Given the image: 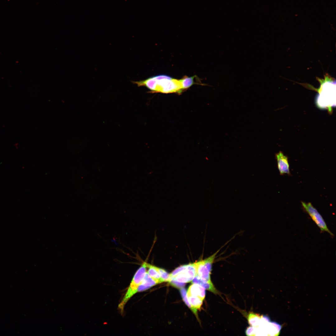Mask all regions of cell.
<instances>
[{"label":"cell","mask_w":336,"mask_h":336,"mask_svg":"<svg viewBox=\"0 0 336 336\" xmlns=\"http://www.w3.org/2000/svg\"><path fill=\"white\" fill-rule=\"evenodd\" d=\"M261 315L253 312H250L247 316V320L251 326L258 327L259 324Z\"/></svg>","instance_id":"12"},{"label":"cell","mask_w":336,"mask_h":336,"mask_svg":"<svg viewBox=\"0 0 336 336\" xmlns=\"http://www.w3.org/2000/svg\"><path fill=\"white\" fill-rule=\"evenodd\" d=\"M324 82L321 84L316 98V103L321 108L331 109L335 106V81Z\"/></svg>","instance_id":"1"},{"label":"cell","mask_w":336,"mask_h":336,"mask_svg":"<svg viewBox=\"0 0 336 336\" xmlns=\"http://www.w3.org/2000/svg\"><path fill=\"white\" fill-rule=\"evenodd\" d=\"M187 266V264L184 265L177 268L170 274V277H174L184 271L186 268Z\"/></svg>","instance_id":"18"},{"label":"cell","mask_w":336,"mask_h":336,"mask_svg":"<svg viewBox=\"0 0 336 336\" xmlns=\"http://www.w3.org/2000/svg\"><path fill=\"white\" fill-rule=\"evenodd\" d=\"M245 334L247 336H256V327L251 326L248 327L245 331Z\"/></svg>","instance_id":"19"},{"label":"cell","mask_w":336,"mask_h":336,"mask_svg":"<svg viewBox=\"0 0 336 336\" xmlns=\"http://www.w3.org/2000/svg\"><path fill=\"white\" fill-rule=\"evenodd\" d=\"M147 268V263L144 262L135 274L126 294L119 305L121 312L123 311L127 301L137 292L138 288L145 276Z\"/></svg>","instance_id":"3"},{"label":"cell","mask_w":336,"mask_h":336,"mask_svg":"<svg viewBox=\"0 0 336 336\" xmlns=\"http://www.w3.org/2000/svg\"><path fill=\"white\" fill-rule=\"evenodd\" d=\"M193 283L198 284L203 287L205 289L208 290L214 294H219V292L215 288L212 283L203 281L197 274L192 280Z\"/></svg>","instance_id":"10"},{"label":"cell","mask_w":336,"mask_h":336,"mask_svg":"<svg viewBox=\"0 0 336 336\" xmlns=\"http://www.w3.org/2000/svg\"><path fill=\"white\" fill-rule=\"evenodd\" d=\"M197 274L195 263L187 264L186 268L174 277V280L181 282L186 283L191 281Z\"/></svg>","instance_id":"6"},{"label":"cell","mask_w":336,"mask_h":336,"mask_svg":"<svg viewBox=\"0 0 336 336\" xmlns=\"http://www.w3.org/2000/svg\"><path fill=\"white\" fill-rule=\"evenodd\" d=\"M205 290L200 285L193 283L189 287L187 292V295L198 296L203 300L205 296Z\"/></svg>","instance_id":"8"},{"label":"cell","mask_w":336,"mask_h":336,"mask_svg":"<svg viewBox=\"0 0 336 336\" xmlns=\"http://www.w3.org/2000/svg\"><path fill=\"white\" fill-rule=\"evenodd\" d=\"M191 306L197 309L200 308L203 300L200 297L191 295L187 296Z\"/></svg>","instance_id":"13"},{"label":"cell","mask_w":336,"mask_h":336,"mask_svg":"<svg viewBox=\"0 0 336 336\" xmlns=\"http://www.w3.org/2000/svg\"><path fill=\"white\" fill-rule=\"evenodd\" d=\"M220 249L214 254L203 260L195 263L197 274L204 281L212 283L210 274L212 266Z\"/></svg>","instance_id":"4"},{"label":"cell","mask_w":336,"mask_h":336,"mask_svg":"<svg viewBox=\"0 0 336 336\" xmlns=\"http://www.w3.org/2000/svg\"><path fill=\"white\" fill-rule=\"evenodd\" d=\"M153 92L163 93L180 92L182 90L180 80H178L166 75L152 77Z\"/></svg>","instance_id":"2"},{"label":"cell","mask_w":336,"mask_h":336,"mask_svg":"<svg viewBox=\"0 0 336 336\" xmlns=\"http://www.w3.org/2000/svg\"><path fill=\"white\" fill-rule=\"evenodd\" d=\"M168 282L172 286L180 289L183 287L185 285V283L179 282L174 280L170 277Z\"/></svg>","instance_id":"17"},{"label":"cell","mask_w":336,"mask_h":336,"mask_svg":"<svg viewBox=\"0 0 336 336\" xmlns=\"http://www.w3.org/2000/svg\"><path fill=\"white\" fill-rule=\"evenodd\" d=\"M180 292L181 294L183 300L185 304L188 306L189 308L194 313L195 315L198 317L197 309L193 308L189 303L187 295V291L184 288H180Z\"/></svg>","instance_id":"14"},{"label":"cell","mask_w":336,"mask_h":336,"mask_svg":"<svg viewBox=\"0 0 336 336\" xmlns=\"http://www.w3.org/2000/svg\"><path fill=\"white\" fill-rule=\"evenodd\" d=\"M157 284V283L150 277L147 272L138 288L137 292L145 291Z\"/></svg>","instance_id":"9"},{"label":"cell","mask_w":336,"mask_h":336,"mask_svg":"<svg viewBox=\"0 0 336 336\" xmlns=\"http://www.w3.org/2000/svg\"><path fill=\"white\" fill-rule=\"evenodd\" d=\"M277 166L281 175L285 174L289 175L290 171L288 157L282 152H280L276 155Z\"/></svg>","instance_id":"7"},{"label":"cell","mask_w":336,"mask_h":336,"mask_svg":"<svg viewBox=\"0 0 336 336\" xmlns=\"http://www.w3.org/2000/svg\"><path fill=\"white\" fill-rule=\"evenodd\" d=\"M147 268L148 274L157 284L163 282L156 267L147 263Z\"/></svg>","instance_id":"11"},{"label":"cell","mask_w":336,"mask_h":336,"mask_svg":"<svg viewBox=\"0 0 336 336\" xmlns=\"http://www.w3.org/2000/svg\"><path fill=\"white\" fill-rule=\"evenodd\" d=\"M194 77H186L180 80L183 90L189 87L194 83Z\"/></svg>","instance_id":"15"},{"label":"cell","mask_w":336,"mask_h":336,"mask_svg":"<svg viewBox=\"0 0 336 336\" xmlns=\"http://www.w3.org/2000/svg\"><path fill=\"white\" fill-rule=\"evenodd\" d=\"M301 203L305 211L319 228L321 231L326 232L331 236H333L334 234L328 227L322 217L311 203L310 202L306 203L302 201Z\"/></svg>","instance_id":"5"},{"label":"cell","mask_w":336,"mask_h":336,"mask_svg":"<svg viewBox=\"0 0 336 336\" xmlns=\"http://www.w3.org/2000/svg\"><path fill=\"white\" fill-rule=\"evenodd\" d=\"M157 268L161 276V280L163 282H168L170 278V274L168 273L164 269L157 267Z\"/></svg>","instance_id":"16"}]
</instances>
